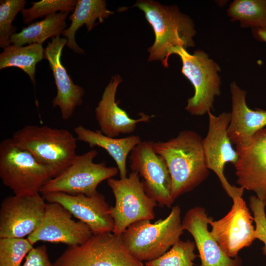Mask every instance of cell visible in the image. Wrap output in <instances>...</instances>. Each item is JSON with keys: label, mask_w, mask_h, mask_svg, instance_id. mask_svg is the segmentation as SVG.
Here are the masks:
<instances>
[{"label": "cell", "mask_w": 266, "mask_h": 266, "mask_svg": "<svg viewBox=\"0 0 266 266\" xmlns=\"http://www.w3.org/2000/svg\"><path fill=\"white\" fill-rule=\"evenodd\" d=\"M202 140L197 133L184 130L166 141L153 142L154 151L164 158L169 170L174 200L197 187L209 175Z\"/></svg>", "instance_id": "1"}, {"label": "cell", "mask_w": 266, "mask_h": 266, "mask_svg": "<svg viewBox=\"0 0 266 266\" xmlns=\"http://www.w3.org/2000/svg\"><path fill=\"white\" fill-rule=\"evenodd\" d=\"M134 6L143 11L155 35L148 48V61H161L168 67L170 51L174 47H193L196 31L193 20L175 5L166 6L153 0H138Z\"/></svg>", "instance_id": "2"}, {"label": "cell", "mask_w": 266, "mask_h": 266, "mask_svg": "<svg viewBox=\"0 0 266 266\" xmlns=\"http://www.w3.org/2000/svg\"><path fill=\"white\" fill-rule=\"evenodd\" d=\"M181 213L180 207L175 205L164 219L152 223L143 220L132 224L121 235L124 244L133 257L142 263L158 258L182 235Z\"/></svg>", "instance_id": "3"}, {"label": "cell", "mask_w": 266, "mask_h": 266, "mask_svg": "<svg viewBox=\"0 0 266 266\" xmlns=\"http://www.w3.org/2000/svg\"><path fill=\"white\" fill-rule=\"evenodd\" d=\"M11 138L50 167L54 177L66 169L77 155V139L66 129L28 125L14 133Z\"/></svg>", "instance_id": "4"}, {"label": "cell", "mask_w": 266, "mask_h": 266, "mask_svg": "<svg viewBox=\"0 0 266 266\" xmlns=\"http://www.w3.org/2000/svg\"><path fill=\"white\" fill-rule=\"evenodd\" d=\"M54 177L52 169L39 162L11 138L0 143V178L14 195L40 193L44 185Z\"/></svg>", "instance_id": "5"}, {"label": "cell", "mask_w": 266, "mask_h": 266, "mask_svg": "<svg viewBox=\"0 0 266 266\" xmlns=\"http://www.w3.org/2000/svg\"><path fill=\"white\" fill-rule=\"evenodd\" d=\"M176 54L182 63V73L193 85L195 93L187 100L185 109L193 116L207 114L213 108L215 98L221 94V80L218 65L203 50L193 54L182 47L173 48L169 56Z\"/></svg>", "instance_id": "6"}, {"label": "cell", "mask_w": 266, "mask_h": 266, "mask_svg": "<svg viewBox=\"0 0 266 266\" xmlns=\"http://www.w3.org/2000/svg\"><path fill=\"white\" fill-rule=\"evenodd\" d=\"M54 266H145L129 252L121 235H93L85 243L68 246Z\"/></svg>", "instance_id": "7"}, {"label": "cell", "mask_w": 266, "mask_h": 266, "mask_svg": "<svg viewBox=\"0 0 266 266\" xmlns=\"http://www.w3.org/2000/svg\"><path fill=\"white\" fill-rule=\"evenodd\" d=\"M107 183L115 198L110 206L114 220L113 233L120 236L132 224L143 220H153L157 202L146 193L138 174L132 171L125 178H111Z\"/></svg>", "instance_id": "8"}, {"label": "cell", "mask_w": 266, "mask_h": 266, "mask_svg": "<svg viewBox=\"0 0 266 266\" xmlns=\"http://www.w3.org/2000/svg\"><path fill=\"white\" fill-rule=\"evenodd\" d=\"M97 155L94 149L77 155L66 169L44 185L40 193L61 192L91 196L97 193V187L101 182L113 178L119 172L117 167L108 166L105 162H94Z\"/></svg>", "instance_id": "9"}, {"label": "cell", "mask_w": 266, "mask_h": 266, "mask_svg": "<svg viewBox=\"0 0 266 266\" xmlns=\"http://www.w3.org/2000/svg\"><path fill=\"white\" fill-rule=\"evenodd\" d=\"M207 114L208 131L202 140L207 166L217 176L222 187L230 198L242 196L244 189L231 185L224 174L226 164L230 163L234 166L238 159L237 151L233 148L228 134L231 112H223L215 116L209 111Z\"/></svg>", "instance_id": "10"}, {"label": "cell", "mask_w": 266, "mask_h": 266, "mask_svg": "<svg viewBox=\"0 0 266 266\" xmlns=\"http://www.w3.org/2000/svg\"><path fill=\"white\" fill-rule=\"evenodd\" d=\"M153 141H142L130 154V166L137 172L147 194L161 206L170 207L174 200L171 197V179L164 158L154 151Z\"/></svg>", "instance_id": "11"}, {"label": "cell", "mask_w": 266, "mask_h": 266, "mask_svg": "<svg viewBox=\"0 0 266 266\" xmlns=\"http://www.w3.org/2000/svg\"><path fill=\"white\" fill-rule=\"evenodd\" d=\"M232 199L233 204L229 212L218 220L212 219L209 224L213 238L228 256L235 258L240 250L252 244L256 236L254 218L245 201L242 196Z\"/></svg>", "instance_id": "12"}, {"label": "cell", "mask_w": 266, "mask_h": 266, "mask_svg": "<svg viewBox=\"0 0 266 266\" xmlns=\"http://www.w3.org/2000/svg\"><path fill=\"white\" fill-rule=\"evenodd\" d=\"M40 193L5 197L0 207V238H24L42 220L46 203Z\"/></svg>", "instance_id": "13"}, {"label": "cell", "mask_w": 266, "mask_h": 266, "mask_svg": "<svg viewBox=\"0 0 266 266\" xmlns=\"http://www.w3.org/2000/svg\"><path fill=\"white\" fill-rule=\"evenodd\" d=\"M72 216L60 204L46 203L40 224L27 239L33 245L38 241L62 243L68 246L85 243L93 234L86 224L74 220Z\"/></svg>", "instance_id": "14"}, {"label": "cell", "mask_w": 266, "mask_h": 266, "mask_svg": "<svg viewBox=\"0 0 266 266\" xmlns=\"http://www.w3.org/2000/svg\"><path fill=\"white\" fill-rule=\"evenodd\" d=\"M238 156L234 165L236 182L252 191L266 206V127L246 143L236 145Z\"/></svg>", "instance_id": "15"}, {"label": "cell", "mask_w": 266, "mask_h": 266, "mask_svg": "<svg viewBox=\"0 0 266 266\" xmlns=\"http://www.w3.org/2000/svg\"><path fill=\"white\" fill-rule=\"evenodd\" d=\"M42 196L48 202L58 203L64 206L72 216L86 224L93 235L113 232L114 223L110 206L102 194L98 192L87 196L52 192Z\"/></svg>", "instance_id": "16"}, {"label": "cell", "mask_w": 266, "mask_h": 266, "mask_svg": "<svg viewBox=\"0 0 266 266\" xmlns=\"http://www.w3.org/2000/svg\"><path fill=\"white\" fill-rule=\"evenodd\" d=\"M67 42L65 37L52 38L44 52V58L49 63L57 88L56 96L52 101V106L59 108L64 120L70 118L76 107L82 104L84 95L83 88L74 83L61 62L62 50Z\"/></svg>", "instance_id": "17"}, {"label": "cell", "mask_w": 266, "mask_h": 266, "mask_svg": "<svg viewBox=\"0 0 266 266\" xmlns=\"http://www.w3.org/2000/svg\"><path fill=\"white\" fill-rule=\"evenodd\" d=\"M212 219L204 208L196 206L189 209L182 221L183 230L194 238L201 266H241V260L228 256L208 231V225Z\"/></svg>", "instance_id": "18"}, {"label": "cell", "mask_w": 266, "mask_h": 266, "mask_svg": "<svg viewBox=\"0 0 266 266\" xmlns=\"http://www.w3.org/2000/svg\"><path fill=\"white\" fill-rule=\"evenodd\" d=\"M122 80L118 74L112 77L95 108L100 131L104 135L112 137H117L121 134H130L134 132L137 123L148 122L154 117L141 113L139 118L133 119L118 106L115 97L117 87Z\"/></svg>", "instance_id": "19"}, {"label": "cell", "mask_w": 266, "mask_h": 266, "mask_svg": "<svg viewBox=\"0 0 266 266\" xmlns=\"http://www.w3.org/2000/svg\"><path fill=\"white\" fill-rule=\"evenodd\" d=\"M230 90L232 109L228 134L232 143L238 145L266 127V110L250 108L246 102V92L235 81L231 83Z\"/></svg>", "instance_id": "20"}, {"label": "cell", "mask_w": 266, "mask_h": 266, "mask_svg": "<svg viewBox=\"0 0 266 266\" xmlns=\"http://www.w3.org/2000/svg\"><path fill=\"white\" fill-rule=\"evenodd\" d=\"M77 140L83 141L91 148L104 149L116 164L120 178L127 176V159L133 148L142 141L138 135L117 138L106 136L100 131H93L82 125L74 129Z\"/></svg>", "instance_id": "21"}, {"label": "cell", "mask_w": 266, "mask_h": 266, "mask_svg": "<svg viewBox=\"0 0 266 266\" xmlns=\"http://www.w3.org/2000/svg\"><path fill=\"white\" fill-rule=\"evenodd\" d=\"M106 2L104 0H78L72 13L69 16L71 21L69 27L64 30L62 35L67 39L66 46L74 52L84 54L83 50L77 44L75 34L78 29L85 25L88 31H90L105 18L113 14L106 8Z\"/></svg>", "instance_id": "22"}, {"label": "cell", "mask_w": 266, "mask_h": 266, "mask_svg": "<svg viewBox=\"0 0 266 266\" xmlns=\"http://www.w3.org/2000/svg\"><path fill=\"white\" fill-rule=\"evenodd\" d=\"M68 13L51 14L40 21L32 23L20 32L13 34L10 38V44L19 46L33 43L42 45L50 37L60 36L67 27L66 19Z\"/></svg>", "instance_id": "23"}, {"label": "cell", "mask_w": 266, "mask_h": 266, "mask_svg": "<svg viewBox=\"0 0 266 266\" xmlns=\"http://www.w3.org/2000/svg\"><path fill=\"white\" fill-rule=\"evenodd\" d=\"M42 44L33 43L19 46L10 44L0 54V69L17 67L23 70L35 84V66L44 57Z\"/></svg>", "instance_id": "24"}, {"label": "cell", "mask_w": 266, "mask_h": 266, "mask_svg": "<svg viewBox=\"0 0 266 266\" xmlns=\"http://www.w3.org/2000/svg\"><path fill=\"white\" fill-rule=\"evenodd\" d=\"M231 21L243 27L266 29V0H234L227 9Z\"/></svg>", "instance_id": "25"}, {"label": "cell", "mask_w": 266, "mask_h": 266, "mask_svg": "<svg viewBox=\"0 0 266 266\" xmlns=\"http://www.w3.org/2000/svg\"><path fill=\"white\" fill-rule=\"evenodd\" d=\"M196 245L190 240L179 239L167 252L153 260L145 263V266H194L197 255Z\"/></svg>", "instance_id": "26"}, {"label": "cell", "mask_w": 266, "mask_h": 266, "mask_svg": "<svg viewBox=\"0 0 266 266\" xmlns=\"http://www.w3.org/2000/svg\"><path fill=\"white\" fill-rule=\"evenodd\" d=\"M33 247L27 238H0V266H21Z\"/></svg>", "instance_id": "27"}, {"label": "cell", "mask_w": 266, "mask_h": 266, "mask_svg": "<svg viewBox=\"0 0 266 266\" xmlns=\"http://www.w3.org/2000/svg\"><path fill=\"white\" fill-rule=\"evenodd\" d=\"M77 3L76 0H42L32 2V6L23 9L20 13L25 24H30L35 19L60 12L73 11Z\"/></svg>", "instance_id": "28"}, {"label": "cell", "mask_w": 266, "mask_h": 266, "mask_svg": "<svg viewBox=\"0 0 266 266\" xmlns=\"http://www.w3.org/2000/svg\"><path fill=\"white\" fill-rule=\"evenodd\" d=\"M25 0H4L0 2V47L4 48L10 45L11 36L16 28L12 25L17 13L24 8Z\"/></svg>", "instance_id": "29"}, {"label": "cell", "mask_w": 266, "mask_h": 266, "mask_svg": "<svg viewBox=\"0 0 266 266\" xmlns=\"http://www.w3.org/2000/svg\"><path fill=\"white\" fill-rule=\"evenodd\" d=\"M249 206L256 224L255 236L263 242V254L266 255V214L265 205L256 196L249 197Z\"/></svg>", "instance_id": "30"}, {"label": "cell", "mask_w": 266, "mask_h": 266, "mask_svg": "<svg viewBox=\"0 0 266 266\" xmlns=\"http://www.w3.org/2000/svg\"><path fill=\"white\" fill-rule=\"evenodd\" d=\"M22 266H54L50 261L45 245L33 247L25 258Z\"/></svg>", "instance_id": "31"}, {"label": "cell", "mask_w": 266, "mask_h": 266, "mask_svg": "<svg viewBox=\"0 0 266 266\" xmlns=\"http://www.w3.org/2000/svg\"><path fill=\"white\" fill-rule=\"evenodd\" d=\"M252 33L256 39L266 43V29H252Z\"/></svg>", "instance_id": "32"}]
</instances>
